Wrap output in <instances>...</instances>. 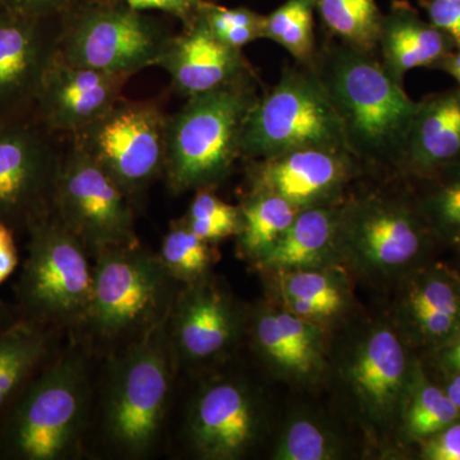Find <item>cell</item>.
Instances as JSON below:
<instances>
[{"instance_id":"f546056e","label":"cell","mask_w":460,"mask_h":460,"mask_svg":"<svg viewBox=\"0 0 460 460\" xmlns=\"http://www.w3.org/2000/svg\"><path fill=\"white\" fill-rule=\"evenodd\" d=\"M314 7L316 0H288L263 18L262 38L277 41L299 62H313Z\"/></svg>"},{"instance_id":"e0dca14e","label":"cell","mask_w":460,"mask_h":460,"mask_svg":"<svg viewBox=\"0 0 460 460\" xmlns=\"http://www.w3.org/2000/svg\"><path fill=\"white\" fill-rule=\"evenodd\" d=\"M124 77L66 60L50 62L39 90L44 113L57 128L87 127L117 104Z\"/></svg>"},{"instance_id":"5bb4252c","label":"cell","mask_w":460,"mask_h":460,"mask_svg":"<svg viewBox=\"0 0 460 460\" xmlns=\"http://www.w3.org/2000/svg\"><path fill=\"white\" fill-rule=\"evenodd\" d=\"M357 172L358 160L349 151L298 148L262 160L255 175V192L279 196L299 210L338 205Z\"/></svg>"},{"instance_id":"cb8c5ba5","label":"cell","mask_w":460,"mask_h":460,"mask_svg":"<svg viewBox=\"0 0 460 460\" xmlns=\"http://www.w3.org/2000/svg\"><path fill=\"white\" fill-rule=\"evenodd\" d=\"M51 60L40 33L20 18H0V105L39 93Z\"/></svg>"},{"instance_id":"4dcf8cb0","label":"cell","mask_w":460,"mask_h":460,"mask_svg":"<svg viewBox=\"0 0 460 460\" xmlns=\"http://www.w3.org/2000/svg\"><path fill=\"white\" fill-rule=\"evenodd\" d=\"M159 257L169 274L187 286L208 278L214 261L210 243L198 237L186 222L172 226Z\"/></svg>"},{"instance_id":"ac0fdd59","label":"cell","mask_w":460,"mask_h":460,"mask_svg":"<svg viewBox=\"0 0 460 460\" xmlns=\"http://www.w3.org/2000/svg\"><path fill=\"white\" fill-rule=\"evenodd\" d=\"M157 65L164 66L181 93L193 96L237 80L241 51L215 36L204 18L181 38L166 41Z\"/></svg>"},{"instance_id":"60d3db41","label":"cell","mask_w":460,"mask_h":460,"mask_svg":"<svg viewBox=\"0 0 460 460\" xmlns=\"http://www.w3.org/2000/svg\"><path fill=\"white\" fill-rule=\"evenodd\" d=\"M435 66L443 69L447 74L453 75L454 78L458 77L460 75V50L456 54H447Z\"/></svg>"},{"instance_id":"d4e9b609","label":"cell","mask_w":460,"mask_h":460,"mask_svg":"<svg viewBox=\"0 0 460 460\" xmlns=\"http://www.w3.org/2000/svg\"><path fill=\"white\" fill-rule=\"evenodd\" d=\"M47 353L48 337L38 326L0 330V411L16 401Z\"/></svg>"},{"instance_id":"f35d334b","label":"cell","mask_w":460,"mask_h":460,"mask_svg":"<svg viewBox=\"0 0 460 460\" xmlns=\"http://www.w3.org/2000/svg\"><path fill=\"white\" fill-rule=\"evenodd\" d=\"M217 36L219 40L229 47L241 49L244 45L255 41L256 39L262 38V27L256 26H238L232 27V29L226 30Z\"/></svg>"},{"instance_id":"74e56055","label":"cell","mask_w":460,"mask_h":460,"mask_svg":"<svg viewBox=\"0 0 460 460\" xmlns=\"http://www.w3.org/2000/svg\"><path fill=\"white\" fill-rule=\"evenodd\" d=\"M131 9H160L181 17L189 16L198 0H124Z\"/></svg>"},{"instance_id":"484cf974","label":"cell","mask_w":460,"mask_h":460,"mask_svg":"<svg viewBox=\"0 0 460 460\" xmlns=\"http://www.w3.org/2000/svg\"><path fill=\"white\" fill-rule=\"evenodd\" d=\"M299 208L277 195L253 192L241 208L239 247L256 262L269 252L295 222Z\"/></svg>"},{"instance_id":"8d00e7d4","label":"cell","mask_w":460,"mask_h":460,"mask_svg":"<svg viewBox=\"0 0 460 460\" xmlns=\"http://www.w3.org/2000/svg\"><path fill=\"white\" fill-rule=\"evenodd\" d=\"M18 265V253L13 233L8 224L0 222V286L13 274Z\"/></svg>"},{"instance_id":"b9f144b4","label":"cell","mask_w":460,"mask_h":460,"mask_svg":"<svg viewBox=\"0 0 460 460\" xmlns=\"http://www.w3.org/2000/svg\"><path fill=\"white\" fill-rule=\"evenodd\" d=\"M445 393H447L450 401L456 404V407L458 408L460 411V374H456V376L453 377V380L450 381Z\"/></svg>"},{"instance_id":"9a60e30c","label":"cell","mask_w":460,"mask_h":460,"mask_svg":"<svg viewBox=\"0 0 460 460\" xmlns=\"http://www.w3.org/2000/svg\"><path fill=\"white\" fill-rule=\"evenodd\" d=\"M58 172L41 138L25 127L0 129V222H35Z\"/></svg>"},{"instance_id":"ee69618b","label":"cell","mask_w":460,"mask_h":460,"mask_svg":"<svg viewBox=\"0 0 460 460\" xmlns=\"http://www.w3.org/2000/svg\"><path fill=\"white\" fill-rule=\"evenodd\" d=\"M456 80L458 81V84H460V75H458V77H456Z\"/></svg>"},{"instance_id":"52a82bcc","label":"cell","mask_w":460,"mask_h":460,"mask_svg":"<svg viewBox=\"0 0 460 460\" xmlns=\"http://www.w3.org/2000/svg\"><path fill=\"white\" fill-rule=\"evenodd\" d=\"M425 243L419 217L399 199L374 195L341 206L339 265L367 283L402 278L422 255Z\"/></svg>"},{"instance_id":"ffe728a7","label":"cell","mask_w":460,"mask_h":460,"mask_svg":"<svg viewBox=\"0 0 460 460\" xmlns=\"http://www.w3.org/2000/svg\"><path fill=\"white\" fill-rule=\"evenodd\" d=\"M268 274L277 305L323 328L338 323L352 307L349 274L343 266Z\"/></svg>"},{"instance_id":"4fadbf2b","label":"cell","mask_w":460,"mask_h":460,"mask_svg":"<svg viewBox=\"0 0 460 460\" xmlns=\"http://www.w3.org/2000/svg\"><path fill=\"white\" fill-rule=\"evenodd\" d=\"M166 41L132 11L96 12L81 21L66 42L65 60L114 75L157 65Z\"/></svg>"},{"instance_id":"ba28073f","label":"cell","mask_w":460,"mask_h":460,"mask_svg":"<svg viewBox=\"0 0 460 460\" xmlns=\"http://www.w3.org/2000/svg\"><path fill=\"white\" fill-rule=\"evenodd\" d=\"M165 326L138 338L111 378L105 422L113 443L129 456H142L153 447L164 420L172 380Z\"/></svg>"},{"instance_id":"d590c367","label":"cell","mask_w":460,"mask_h":460,"mask_svg":"<svg viewBox=\"0 0 460 460\" xmlns=\"http://www.w3.org/2000/svg\"><path fill=\"white\" fill-rule=\"evenodd\" d=\"M422 456L429 460H460V423H452L426 438Z\"/></svg>"},{"instance_id":"7bdbcfd3","label":"cell","mask_w":460,"mask_h":460,"mask_svg":"<svg viewBox=\"0 0 460 460\" xmlns=\"http://www.w3.org/2000/svg\"><path fill=\"white\" fill-rule=\"evenodd\" d=\"M16 2L26 5H41L48 4V3L53 2V0H16Z\"/></svg>"},{"instance_id":"836d02e7","label":"cell","mask_w":460,"mask_h":460,"mask_svg":"<svg viewBox=\"0 0 460 460\" xmlns=\"http://www.w3.org/2000/svg\"><path fill=\"white\" fill-rule=\"evenodd\" d=\"M210 27L215 35H219L226 30L238 26H263V18L256 14L250 9L238 8L229 9L217 7V5H208L204 8V16H202Z\"/></svg>"},{"instance_id":"3957f363","label":"cell","mask_w":460,"mask_h":460,"mask_svg":"<svg viewBox=\"0 0 460 460\" xmlns=\"http://www.w3.org/2000/svg\"><path fill=\"white\" fill-rule=\"evenodd\" d=\"M341 394L372 440L392 438L402 428L414 367L394 323H363L344 341L335 362Z\"/></svg>"},{"instance_id":"7c38bea8","label":"cell","mask_w":460,"mask_h":460,"mask_svg":"<svg viewBox=\"0 0 460 460\" xmlns=\"http://www.w3.org/2000/svg\"><path fill=\"white\" fill-rule=\"evenodd\" d=\"M261 404L252 390L238 380L223 378L199 390L190 411L189 436L205 459H237L261 435Z\"/></svg>"},{"instance_id":"ab89813d","label":"cell","mask_w":460,"mask_h":460,"mask_svg":"<svg viewBox=\"0 0 460 460\" xmlns=\"http://www.w3.org/2000/svg\"><path fill=\"white\" fill-rule=\"evenodd\" d=\"M444 363L450 371L460 374V328L450 338V344L444 352Z\"/></svg>"},{"instance_id":"2e32d148","label":"cell","mask_w":460,"mask_h":460,"mask_svg":"<svg viewBox=\"0 0 460 460\" xmlns=\"http://www.w3.org/2000/svg\"><path fill=\"white\" fill-rule=\"evenodd\" d=\"M172 313L175 350L190 362L228 352L243 323L232 296L208 278L187 286Z\"/></svg>"},{"instance_id":"7a4b0ae2","label":"cell","mask_w":460,"mask_h":460,"mask_svg":"<svg viewBox=\"0 0 460 460\" xmlns=\"http://www.w3.org/2000/svg\"><path fill=\"white\" fill-rule=\"evenodd\" d=\"M255 102L238 78L190 96L166 122L164 165L172 190H204L228 175L241 155L242 128Z\"/></svg>"},{"instance_id":"f6af8a7d","label":"cell","mask_w":460,"mask_h":460,"mask_svg":"<svg viewBox=\"0 0 460 460\" xmlns=\"http://www.w3.org/2000/svg\"><path fill=\"white\" fill-rule=\"evenodd\" d=\"M0 321H2V314H0Z\"/></svg>"},{"instance_id":"603a6c76","label":"cell","mask_w":460,"mask_h":460,"mask_svg":"<svg viewBox=\"0 0 460 460\" xmlns=\"http://www.w3.org/2000/svg\"><path fill=\"white\" fill-rule=\"evenodd\" d=\"M396 329L426 341L450 339L460 328V292L440 274L405 280L395 308Z\"/></svg>"},{"instance_id":"f1b7e54d","label":"cell","mask_w":460,"mask_h":460,"mask_svg":"<svg viewBox=\"0 0 460 460\" xmlns=\"http://www.w3.org/2000/svg\"><path fill=\"white\" fill-rule=\"evenodd\" d=\"M460 411L449 396L432 385L414 367L410 396L402 414V429L408 438L423 440L458 420Z\"/></svg>"},{"instance_id":"1f68e13d","label":"cell","mask_w":460,"mask_h":460,"mask_svg":"<svg viewBox=\"0 0 460 460\" xmlns=\"http://www.w3.org/2000/svg\"><path fill=\"white\" fill-rule=\"evenodd\" d=\"M187 226L208 243L220 241L241 229V208L226 204L214 193L199 190L190 206Z\"/></svg>"},{"instance_id":"6da1fadb","label":"cell","mask_w":460,"mask_h":460,"mask_svg":"<svg viewBox=\"0 0 460 460\" xmlns=\"http://www.w3.org/2000/svg\"><path fill=\"white\" fill-rule=\"evenodd\" d=\"M341 118L350 153L368 164L402 163L419 102L383 63L348 45L330 48L314 66Z\"/></svg>"},{"instance_id":"30bf717a","label":"cell","mask_w":460,"mask_h":460,"mask_svg":"<svg viewBox=\"0 0 460 460\" xmlns=\"http://www.w3.org/2000/svg\"><path fill=\"white\" fill-rule=\"evenodd\" d=\"M56 198L60 222L84 247L98 253L140 246L126 193L84 148L58 172Z\"/></svg>"},{"instance_id":"d6a6232c","label":"cell","mask_w":460,"mask_h":460,"mask_svg":"<svg viewBox=\"0 0 460 460\" xmlns=\"http://www.w3.org/2000/svg\"><path fill=\"white\" fill-rule=\"evenodd\" d=\"M425 210L441 232L460 237V175L438 187L429 196Z\"/></svg>"},{"instance_id":"d6986e66","label":"cell","mask_w":460,"mask_h":460,"mask_svg":"<svg viewBox=\"0 0 460 460\" xmlns=\"http://www.w3.org/2000/svg\"><path fill=\"white\" fill-rule=\"evenodd\" d=\"M401 165L420 174L460 165V87L417 105Z\"/></svg>"},{"instance_id":"8fae6325","label":"cell","mask_w":460,"mask_h":460,"mask_svg":"<svg viewBox=\"0 0 460 460\" xmlns=\"http://www.w3.org/2000/svg\"><path fill=\"white\" fill-rule=\"evenodd\" d=\"M84 150L126 195L146 187L165 163L166 122L153 104H115L84 127Z\"/></svg>"},{"instance_id":"8992f818","label":"cell","mask_w":460,"mask_h":460,"mask_svg":"<svg viewBox=\"0 0 460 460\" xmlns=\"http://www.w3.org/2000/svg\"><path fill=\"white\" fill-rule=\"evenodd\" d=\"M16 401L7 426L12 454L27 460L63 458L77 441L86 417L83 359L75 354L58 359Z\"/></svg>"},{"instance_id":"83f0119b","label":"cell","mask_w":460,"mask_h":460,"mask_svg":"<svg viewBox=\"0 0 460 460\" xmlns=\"http://www.w3.org/2000/svg\"><path fill=\"white\" fill-rule=\"evenodd\" d=\"M325 25L345 45L371 53L378 45L383 16L375 0H316Z\"/></svg>"},{"instance_id":"44dd1931","label":"cell","mask_w":460,"mask_h":460,"mask_svg":"<svg viewBox=\"0 0 460 460\" xmlns=\"http://www.w3.org/2000/svg\"><path fill=\"white\" fill-rule=\"evenodd\" d=\"M341 206L305 208L256 268L265 272L339 265L337 237ZM341 266V265H339Z\"/></svg>"},{"instance_id":"7402d4cb","label":"cell","mask_w":460,"mask_h":460,"mask_svg":"<svg viewBox=\"0 0 460 460\" xmlns=\"http://www.w3.org/2000/svg\"><path fill=\"white\" fill-rule=\"evenodd\" d=\"M378 45L383 66L401 84L408 71L435 66L456 47L447 33L420 20L404 3H396L392 12L383 16Z\"/></svg>"},{"instance_id":"277c9868","label":"cell","mask_w":460,"mask_h":460,"mask_svg":"<svg viewBox=\"0 0 460 460\" xmlns=\"http://www.w3.org/2000/svg\"><path fill=\"white\" fill-rule=\"evenodd\" d=\"M89 305L81 323L100 338L144 337L172 310L174 278L140 246L96 253Z\"/></svg>"},{"instance_id":"9c48e42d","label":"cell","mask_w":460,"mask_h":460,"mask_svg":"<svg viewBox=\"0 0 460 460\" xmlns=\"http://www.w3.org/2000/svg\"><path fill=\"white\" fill-rule=\"evenodd\" d=\"M86 247L62 222L31 223L29 256L21 277V301L35 319L83 321L93 290Z\"/></svg>"},{"instance_id":"5b68a950","label":"cell","mask_w":460,"mask_h":460,"mask_svg":"<svg viewBox=\"0 0 460 460\" xmlns=\"http://www.w3.org/2000/svg\"><path fill=\"white\" fill-rule=\"evenodd\" d=\"M307 147L349 151L341 118L314 66L288 69L251 107L241 136V155L253 159Z\"/></svg>"},{"instance_id":"4316f807","label":"cell","mask_w":460,"mask_h":460,"mask_svg":"<svg viewBox=\"0 0 460 460\" xmlns=\"http://www.w3.org/2000/svg\"><path fill=\"white\" fill-rule=\"evenodd\" d=\"M347 445L335 429L308 411H296L287 420L275 444V460H335L343 458Z\"/></svg>"},{"instance_id":"e575fe53","label":"cell","mask_w":460,"mask_h":460,"mask_svg":"<svg viewBox=\"0 0 460 460\" xmlns=\"http://www.w3.org/2000/svg\"><path fill=\"white\" fill-rule=\"evenodd\" d=\"M425 7L432 25L447 33L460 49V0H428Z\"/></svg>"}]
</instances>
